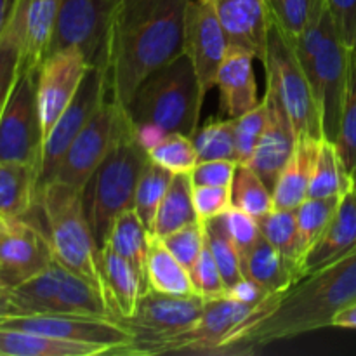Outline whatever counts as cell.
I'll list each match as a JSON object with an SVG mask.
<instances>
[{
    "instance_id": "obj_40",
    "label": "cell",
    "mask_w": 356,
    "mask_h": 356,
    "mask_svg": "<svg viewBox=\"0 0 356 356\" xmlns=\"http://www.w3.org/2000/svg\"><path fill=\"white\" fill-rule=\"evenodd\" d=\"M341 197H308L298 209H296V218H298L299 235H301L302 249L305 256L313 243L318 240L323 229L327 228L329 221L332 219L334 212L337 211Z\"/></svg>"
},
{
    "instance_id": "obj_49",
    "label": "cell",
    "mask_w": 356,
    "mask_h": 356,
    "mask_svg": "<svg viewBox=\"0 0 356 356\" xmlns=\"http://www.w3.org/2000/svg\"><path fill=\"white\" fill-rule=\"evenodd\" d=\"M226 296L235 299V301L243 302V305H261V302L266 301V299L273 294L266 292V289H264L263 285L257 284L254 278L247 277L245 275V277L240 278L233 287L228 289Z\"/></svg>"
},
{
    "instance_id": "obj_5",
    "label": "cell",
    "mask_w": 356,
    "mask_h": 356,
    "mask_svg": "<svg viewBox=\"0 0 356 356\" xmlns=\"http://www.w3.org/2000/svg\"><path fill=\"white\" fill-rule=\"evenodd\" d=\"M204 101L193 65L183 52L139 86L125 111L134 125H156L165 132L193 136Z\"/></svg>"
},
{
    "instance_id": "obj_53",
    "label": "cell",
    "mask_w": 356,
    "mask_h": 356,
    "mask_svg": "<svg viewBox=\"0 0 356 356\" xmlns=\"http://www.w3.org/2000/svg\"><path fill=\"white\" fill-rule=\"evenodd\" d=\"M14 0H0V38H2L3 31H6L7 23L10 19V13H13Z\"/></svg>"
},
{
    "instance_id": "obj_46",
    "label": "cell",
    "mask_w": 356,
    "mask_h": 356,
    "mask_svg": "<svg viewBox=\"0 0 356 356\" xmlns=\"http://www.w3.org/2000/svg\"><path fill=\"white\" fill-rule=\"evenodd\" d=\"M191 197L195 212L202 222L219 218L233 207L232 186H193Z\"/></svg>"
},
{
    "instance_id": "obj_51",
    "label": "cell",
    "mask_w": 356,
    "mask_h": 356,
    "mask_svg": "<svg viewBox=\"0 0 356 356\" xmlns=\"http://www.w3.org/2000/svg\"><path fill=\"white\" fill-rule=\"evenodd\" d=\"M330 327H337V329H353L356 330V301L351 305L344 306L343 309L334 315Z\"/></svg>"
},
{
    "instance_id": "obj_54",
    "label": "cell",
    "mask_w": 356,
    "mask_h": 356,
    "mask_svg": "<svg viewBox=\"0 0 356 356\" xmlns=\"http://www.w3.org/2000/svg\"><path fill=\"white\" fill-rule=\"evenodd\" d=\"M351 184H353V190L356 191V169L351 172Z\"/></svg>"
},
{
    "instance_id": "obj_52",
    "label": "cell",
    "mask_w": 356,
    "mask_h": 356,
    "mask_svg": "<svg viewBox=\"0 0 356 356\" xmlns=\"http://www.w3.org/2000/svg\"><path fill=\"white\" fill-rule=\"evenodd\" d=\"M17 315H24L23 309L14 302L9 289L0 285V320L9 318V316H17Z\"/></svg>"
},
{
    "instance_id": "obj_19",
    "label": "cell",
    "mask_w": 356,
    "mask_h": 356,
    "mask_svg": "<svg viewBox=\"0 0 356 356\" xmlns=\"http://www.w3.org/2000/svg\"><path fill=\"white\" fill-rule=\"evenodd\" d=\"M264 99L268 103L266 125L256 146V152L247 165L252 167L257 176L273 191L282 169L294 155L299 138L280 104L268 94H264Z\"/></svg>"
},
{
    "instance_id": "obj_45",
    "label": "cell",
    "mask_w": 356,
    "mask_h": 356,
    "mask_svg": "<svg viewBox=\"0 0 356 356\" xmlns=\"http://www.w3.org/2000/svg\"><path fill=\"white\" fill-rule=\"evenodd\" d=\"M221 219L229 240H232L233 245L238 250L240 257L243 259L261 236L257 219L235 207H232L226 214H222Z\"/></svg>"
},
{
    "instance_id": "obj_41",
    "label": "cell",
    "mask_w": 356,
    "mask_h": 356,
    "mask_svg": "<svg viewBox=\"0 0 356 356\" xmlns=\"http://www.w3.org/2000/svg\"><path fill=\"white\" fill-rule=\"evenodd\" d=\"M148 156L172 174H190L198 163L193 139L181 132L165 134V138L155 148L149 149Z\"/></svg>"
},
{
    "instance_id": "obj_31",
    "label": "cell",
    "mask_w": 356,
    "mask_h": 356,
    "mask_svg": "<svg viewBox=\"0 0 356 356\" xmlns=\"http://www.w3.org/2000/svg\"><path fill=\"white\" fill-rule=\"evenodd\" d=\"M146 284L148 289L165 294L195 292L188 268H184L156 236H152L146 256Z\"/></svg>"
},
{
    "instance_id": "obj_2",
    "label": "cell",
    "mask_w": 356,
    "mask_h": 356,
    "mask_svg": "<svg viewBox=\"0 0 356 356\" xmlns=\"http://www.w3.org/2000/svg\"><path fill=\"white\" fill-rule=\"evenodd\" d=\"M356 301V250L305 277L284 292L278 306L226 348L225 355H254L282 339L330 327L334 315Z\"/></svg>"
},
{
    "instance_id": "obj_37",
    "label": "cell",
    "mask_w": 356,
    "mask_h": 356,
    "mask_svg": "<svg viewBox=\"0 0 356 356\" xmlns=\"http://www.w3.org/2000/svg\"><path fill=\"white\" fill-rule=\"evenodd\" d=\"M273 23L287 37L298 38L327 13V0H268Z\"/></svg>"
},
{
    "instance_id": "obj_30",
    "label": "cell",
    "mask_w": 356,
    "mask_h": 356,
    "mask_svg": "<svg viewBox=\"0 0 356 356\" xmlns=\"http://www.w3.org/2000/svg\"><path fill=\"white\" fill-rule=\"evenodd\" d=\"M191 191H193V184H191L190 174H174L172 183L156 211L152 226V236L163 238L190 222L200 221L195 212Z\"/></svg>"
},
{
    "instance_id": "obj_22",
    "label": "cell",
    "mask_w": 356,
    "mask_h": 356,
    "mask_svg": "<svg viewBox=\"0 0 356 356\" xmlns=\"http://www.w3.org/2000/svg\"><path fill=\"white\" fill-rule=\"evenodd\" d=\"M104 296L111 309V318H125L136 312L141 296L148 291L145 278L127 259L104 245L99 254Z\"/></svg>"
},
{
    "instance_id": "obj_42",
    "label": "cell",
    "mask_w": 356,
    "mask_h": 356,
    "mask_svg": "<svg viewBox=\"0 0 356 356\" xmlns=\"http://www.w3.org/2000/svg\"><path fill=\"white\" fill-rule=\"evenodd\" d=\"M268 118V103L266 99H261V103L250 111L243 113L242 117L233 118L235 120V134H236V155L238 163H249L252 159L256 146L259 143L261 134L264 131Z\"/></svg>"
},
{
    "instance_id": "obj_7",
    "label": "cell",
    "mask_w": 356,
    "mask_h": 356,
    "mask_svg": "<svg viewBox=\"0 0 356 356\" xmlns=\"http://www.w3.org/2000/svg\"><path fill=\"white\" fill-rule=\"evenodd\" d=\"M280 298L282 294H273L261 305H243L228 296L207 299L200 318L190 329L177 336L134 348L129 355H225L233 341L277 308Z\"/></svg>"
},
{
    "instance_id": "obj_11",
    "label": "cell",
    "mask_w": 356,
    "mask_h": 356,
    "mask_svg": "<svg viewBox=\"0 0 356 356\" xmlns=\"http://www.w3.org/2000/svg\"><path fill=\"white\" fill-rule=\"evenodd\" d=\"M110 99L108 90V80L104 68L101 65H92L86 73L80 86L79 92L68 104L54 127L47 134L42 149L40 162V177H38V188L51 183L68 152L73 139L79 136L87 125V122L96 115V111Z\"/></svg>"
},
{
    "instance_id": "obj_35",
    "label": "cell",
    "mask_w": 356,
    "mask_h": 356,
    "mask_svg": "<svg viewBox=\"0 0 356 356\" xmlns=\"http://www.w3.org/2000/svg\"><path fill=\"white\" fill-rule=\"evenodd\" d=\"M172 177L174 174L170 170L159 165L153 160H148V163L143 169L141 177H139L134 197V211L143 219L149 233H152V226L155 221L156 211L160 207V202L165 197L167 190L172 183Z\"/></svg>"
},
{
    "instance_id": "obj_15",
    "label": "cell",
    "mask_w": 356,
    "mask_h": 356,
    "mask_svg": "<svg viewBox=\"0 0 356 356\" xmlns=\"http://www.w3.org/2000/svg\"><path fill=\"white\" fill-rule=\"evenodd\" d=\"M54 261L44 232L30 218H0V285L14 289Z\"/></svg>"
},
{
    "instance_id": "obj_23",
    "label": "cell",
    "mask_w": 356,
    "mask_h": 356,
    "mask_svg": "<svg viewBox=\"0 0 356 356\" xmlns=\"http://www.w3.org/2000/svg\"><path fill=\"white\" fill-rule=\"evenodd\" d=\"M110 355L104 346L42 336L0 327V356H97Z\"/></svg>"
},
{
    "instance_id": "obj_17",
    "label": "cell",
    "mask_w": 356,
    "mask_h": 356,
    "mask_svg": "<svg viewBox=\"0 0 356 356\" xmlns=\"http://www.w3.org/2000/svg\"><path fill=\"white\" fill-rule=\"evenodd\" d=\"M90 63L76 49L52 52L37 72V103L44 141L79 92Z\"/></svg>"
},
{
    "instance_id": "obj_25",
    "label": "cell",
    "mask_w": 356,
    "mask_h": 356,
    "mask_svg": "<svg viewBox=\"0 0 356 356\" xmlns=\"http://www.w3.org/2000/svg\"><path fill=\"white\" fill-rule=\"evenodd\" d=\"M40 170L33 165L0 160V218H26L37 202Z\"/></svg>"
},
{
    "instance_id": "obj_4",
    "label": "cell",
    "mask_w": 356,
    "mask_h": 356,
    "mask_svg": "<svg viewBox=\"0 0 356 356\" xmlns=\"http://www.w3.org/2000/svg\"><path fill=\"white\" fill-rule=\"evenodd\" d=\"M148 160V153L136 139L134 124L124 110L110 153L83 190L87 218L99 249L106 243L117 216L134 209L136 188Z\"/></svg>"
},
{
    "instance_id": "obj_43",
    "label": "cell",
    "mask_w": 356,
    "mask_h": 356,
    "mask_svg": "<svg viewBox=\"0 0 356 356\" xmlns=\"http://www.w3.org/2000/svg\"><path fill=\"white\" fill-rule=\"evenodd\" d=\"M160 240L170 250V254L190 271L205 247V226L202 221L190 222Z\"/></svg>"
},
{
    "instance_id": "obj_1",
    "label": "cell",
    "mask_w": 356,
    "mask_h": 356,
    "mask_svg": "<svg viewBox=\"0 0 356 356\" xmlns=\"http://www.w3.org/2000/svg\"><path fill=\"white\" fill-rule=\"evenodd\" d=\"M190 0H118L97 65L110 99L127 110L152 73L183 54L184 14Z\"/></svg>"
},
{
    "instance_id": "obj_18",
    "label": "cell",
    "mask_w": 356,
    "mask_h": 356,
    "mask_svg": "<svg viewBox=\"0 0 356 356\" xmlns=\"http://www.w3.org/2000/svg\"><path fill=\"white\" fill-rule=\"evenodd\" d=\"M225 26L232 47L245 49L263 61L273 17L268 0H209Z\"/></svg>"
},
{
    "instance_id": "obj_24",
    "label": "cell",
    "mask_w": 356,
    "mask_h": 356,
    "mask_svg": "<svg viewBox=\"0 0 356 356\" xmlns=\"http://www.w3.org/2000/svg\"><path fill=\"white\" fill-rule=\"evenodd\" d=\"M242 268L243 275L254 278L270 294H284L302 280L301 271L292 266L263 235L242 259Z\"/></svg>"
},
{
    "instance_id": "obj_3",
    "label": "cell",
    "mask_w": 356,
    "mask_h": 356,
    "mask_svg": "<svg viewBox=\"0 0 356 356\" xmlns=\"http://www.w3.org/2000/svg\"><path fill=\"white\" fill-rule=\"evenodd\" d=\"M26 218L44 232L58 263L92 282L104 294L101 249L87 218L82 190L51 181L38 188L37 202Z\"/></svg>"
},
{
    "instance_id": "obj_34",
    "label": "cell",
    "mask_w": 356,
    "mask_h": 356,
    "mask_svg": "<svg viewBox=\"0 0 356 356\" xmlns=\"http://www.w3.org/2000/svg\"><path fill=\"white\" fill-rule=\"evenodd\" d=\"M232 204L235 209L259 219L275 209L273 191L252 167L238 163L232 183Z\"/></svg>"
},
{
    "instance_id": "obj_13",
    "label": "cell",
    "mask_w": 356,
    "mask_h": 356,
    "mask_svg": "<svg viewBox=\"0 0 356 356\" xmlns=\"http://www.w3.org/2000/svg\"><path fill=\"white\" fill-rule=\"evenodd\" d=\"M117 3L118 0H63L47 56L76 49L90 65H97Z\"/></svg>"
},
{
    "instance_id": "obj_12",
    "label": "cell",
    "mask_w": 356,
    "mask_h": 356,
    "mask_svg": "<svg viewBox=\"0 0 356 356\" xmlns=\"http://www.w3.org/2000/svg\"><path fill=\"white\" fill-rule=\"evenodd\" d=\"M6 329L28 330L42 336L104 346L110 355H122L132 343L134 336L120 322L101 316L68 315V313H28L0 320Z\"/></svg>"
},
{
    "instance_id": "obj_21",
    "label": "cell",
    "mask_w": 356,
    "mask_h": 356,
    "mask_svg": "<svg viewBox=\"0 0 356 356\" xmlns=\"http://www.w3.org/2000/svg\"><path fill=\"white\" fill-rule=\"evenodd\" d=\"M254 61L256 56L252 52L229 45L228 54L219 66L216 87L228 118L242 117L261 103Z\"/></svg>"
},
{
    "instance_id": "obj_14",
    "label": "cell",
    "mask_w": 356,
    "mask_h": 356,
    "mask_svg": "<svg viewBox=\"0 0 356 356\" xmlns=\"http://www.w3.org/2000/svg\"><path fill=\"white\" fill-rule=\"evenodd\" d=\"M122 113L124 108L108 99L73 139L52 181L86 190L87 183L113 146Z\"/></svg>"
},
{
    "instance_id": "obj_48",
    "label": "cell",
    "mask_w": 356,
    "mask_h": 356,
    "mask_svg": "<svg viewBox=\"0 0 356 356\" xmlns=\"http://www.w3.org/2000/svg\"><path fill=\"white\" fill-rule=\"evenodd\" d=\"M327 9L348 47L356 44V0H327Z\"/></svg>"
},
{
    "instance_id": "obj_38",
    "label": "cell",
    "mask_w": 356,
    "mask_h": 356,
    "mask_svg": "<svg viewBox=\"0 0 356 356\" xmlns=\"http://www.w3.org/2000/svg\"><path fill=\"white\" fill-rule=\"evenodd\" d=\"M336 146L348 172L351 174L356 169V44L350 47L346 90H344Z\"/></svg>"
},
{
    "instance_id": "obj_39",
    "label": "cell",
    "mask_w": 356,
    "mask_h": 356,
    "mask_svg": "<svg viewBox=\"0 0 356 356\" xmlns=\"http://www.w3.org/2000/svg\"><path fill=\"white\" fill-rule=\"evenodd\" d=\"M204 226L205 243H207L209 250H211L212 257H214L216 264H218L219 271H221L226 289L233 287L240 278L245 277L242 268V257H240L238 250H236V247L229 240L225 225H222L221 216L204 222Z\"/></svg>"
},
{
    "instance_id": "obj_29",
    "label": "cell",
    "mask_w": 356,
    "mask_h": 356,
    "mask_svg": "<svg viewBox=\"0 0 356 356\" xmlns=\"http://www.w3.org/2000/svg\"><path fill=\"white\" fill-rule=\"evenodd\" d=\"M149 242H152L149 229L146 228L138 212L134 209H129V211H124L117 216L104 245L110 247L120 257L127 259L146 282V256H148ZM146 287H148V284H146Z\"/></svg>"
},
{
    "instance_id": "obj_28",
    "label": "cell",
    "mask_w": 356,
    "mask_h": 356,
    "mask_svg": "<svg viewBox=\"0 0 356 356\" xmlns=\"http://www.w3.org/2000/svg\"><path fill=\"white\" fill-rule=\"evenodd\" d=\"M63 0H28L23 68L38 72L47 56Z\"/></svg>"
},
{
    "instance_id": "obj_26",
    "label": "cell",
    "mask_w": 356,
    "mask_h": 356,
    "mask_svg": "<svg viewBox=\"0 0 356 356\" xmlns=\"http://www.w3.org/2000/svg\"><path fill=\"white\" fill-rule=\"evenodd\" d=\"M318 143L320 139L312 138L298 141L294 155L285 163L273 188V202L277 209H298L308 198Z\"/></svg>"
},
{
    "instance_id": "obj_44",
    "label": "cell",
    "mask_w": 356,
    "mask_h": 356,
    "mask_svg": "<svg viewBox=\"0 0 356 356\" xmlns=\"http://www.w3.org/2000/svg\"><path fill=\"white\" fill-rule=\"evenodd\" d=\"M190 277L195 292L204 299L222 298L228 292L225 280L221 277V271H219L207 243H205L204 250L198 256L197 263L190 268Z\"/></svg>"
},
{
    "instance_id": "obj_33",
    "label": "cell",
    "mask_w": 356,
    "mask_h": 356,
    "mask_svg": "<svg viewBox=\"0 0 356 356\" xmlns=\"http://www.w3.org/2000/svg\"><path fill=\"white\" fill-rule=\"evenodd\" d=\"M257 225H259L261 235L302 275L305 249H302L301 235H299L296 209L275 207L273 211L257 219Z\"/></svg>"
},
{
    "instance_id": "obj_32",
    "label": "cell",
    "mask_w": 356,
    "mask_h": 356,
    "mask_svg": "<svg viewBox=\"0 0 356 356\" xmlns=\"http://www.w3.org/2000/svg\"><path fill=\"white\" fill-rule=\"evenodd\" d=\"M351 188H353L351 174L348 172L341 159L336 143L329 139H320L315 163H313L308 197H343Z\"/></svg>"
},
{
    "instance_id": "obj_27",
    "label": "cell",
    "mask_w": 356,
    "mask_h": 356,
    "mask_svg": "<svg viewBox=\"0 0 356 356\" xmlns=\"http://www.w3.org/2000/svg\"><path fill=\"white\" fill-rule=\"evenodd\" d=\"M28 0H14L10 19L0 38V113L23 72Z\"/></svg>"
},
{
    "instance_id": "obj_36",
    "label": "cell",
    "mask_w": 356,
    "mask_h": 356,
    "mask_svg": "<svg viewBox=\"0 0 356 356\" xmlns=\"http://www.w3.org/2000/svg\"><path fill=\"white\" fill-rule=\"evenodd\" d=\"M193 139L195 149H197L198 162L205 160H233L238 163L236 155V134L235 120H212L204 127H198Z\"/></svg>"
},
{
    "instance_id": "obj_6",
    "label": "cell",
    "mask_w": 356,
    "mask_h": 356,
    "mask_svg": "<svg viewBox=\"0 0 356 356\" xmlns=\"http://www.w3.org/2000/svg\"><path fill=\"white\" fill-rule=\"evenodd\" d=\"M291 40L318 106L323 139L336 143L346 90L350 47L341 38L329 9L298 38Z\"/></svg>"
},
{
    "instance_id": "obj_16",
    "label": "cell",
    "mask_w": 356,
    "mask_h": 356,
    "mask_svg": "<svg viewBox=\"0 0 356 356\" xmlns=\"http://www.w3.org/2000/svg\"><path fill=\"white\" fill-rule=\"evenodd\" d=\"M184 54L190 58L204 96L216 87V75L229 51L225 26L209 0H190L184 14Z\"/></svg>"
},
{
    "instance_id": "obj_47",
    "label": "cell",
    "mask_w": 356,
    "mask_h": 356,
    "mask_svg": "<svg viewBox=\"0 0 356 356\" xmlns=\"http://www.w3.org/2000/svg\"><path fill=\"white\" fill-rule=\"evenodd\" d=\"M236 165L233 160H205L198 162L190 172L193 186H226L229 188L235 177Z\"/></svg>"
},
{
    "instance_id": "obj_8",
    "label": "cell",
    "mask_w": 356,
    "mask_h": 356,
    "mask_svg": "<svg viewBox=\"0 0 356 356\" xmlns=\"http://www.w3.org/2000/svg\"><path fill=\"white\" fill-rule=\"evenodd\" d=\"M261 63L266 70L264 94L273 97L287 113L298 138L323 139L318 106L294 42L275 23L271 24L266 52Z\"/></svg>"
},
{
    "instance_id": "obj_10",
    "label": "cell",
    "mask_w": 356,
    "mask_h": 356,
    "mask_svg": "<svg viewBox=\"0 0 356 356\" xmlns=\"http://www.w3.org/2000/svg\"><path fill=\"white\" fill-rule=\"evenodd\" d=\"M207 299L191 294H165L148 289L139 299V305L131 316L118 318L122 325L131 330L134 343L122 355L143 344L167 339L190 329L205 308Z\"/></svg>"
},
{
    "instance_id": "obj_20",
    "label": "cell",
    "mask_w": 356,
    "mask_h": 356,
    "mask_svg": "<svg viewBox=\"0 0 356 356\" xmlns=\"http://www.w3.org/2000/svg\"><path fill=\"white\" fill-rule=\"evenodd\" d=\"M356 250V191L351 188L341 197L337 211L302 259V277H309Z\"/></svg>"
},
{
    "instance_id": "obj_9",
    "label": "cell",
    "mask_w": 356,
    "mask_h": 356,
    "mask_svg": "<svg viewBox=\"0 0 356 356\" xmlns=\"http://www.w3.org/2000/svg\"><path fill=\"white\" fill-rule=\"evenodd\" d=\"M44 132L37 103V72L23 68L0 113V160L40 170Z\"/></svg>"
},
{
    "instance_id": "obj_50",
    "label": "cell",
    "mask_w": 356,
    "mask_h": 356,
    "mask_svg": "<svg viewBox=\"0 0 356 356\" xmlns=\"http://www.w3.org/2000/svg\"><path fill=\"white\" fill-rule=\"evenodd\" d=\"M134 132L136 139H138L139 145L146 149V153L152 148H155V146L165 138V134H169V132L156 127V125H134Z\"/></svg>"
}]
</instances>
